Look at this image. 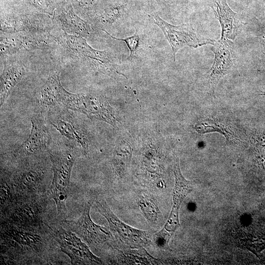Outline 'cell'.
<instances>
[{"instance_id": "6da1fadb", "label": "cell", "mask_w": 265, "mask_h": 265, "mask_svg": "<svg viewBox=\"0 0 265 265\" xmlns=\"http://www.w3.org/2000/svg\"><path fill=\"white\" fill-rule=\"evenodd\" d=\"M53 177L48 190L50 197L55 201L58 216L64 219L67 214L66 202L68 198L72 171L75 156L69 150H59L50 154Z\"/></svg>"}, {"instance_id": "7a4b0ae2", "label": "cell", "mask_w": 265, "mask_h": 265, "mask_svg": "<svg viewBox=\"0 0 265 265\" xmlns=\"http://www.w3.org/2000/svg\"><path fill=\"white\" fill-rule=\"evenodd\" d=\"M37 194L17 196L5 207L10 223L32 231L43 224V203Z\"/></svg>"}, {"instance_id": "3957f363", "label": "cell", "mask_w": 265, "mask_h": 265, "mask_svg": "<svg viewBox=\"0 0 265 265\" xmlns=\"http://www.w3.org/2000/svg\"><path fill=\"white\" fill-rule=\"evenodd\" d=\"M95 206L97 211L107 220L110 229L120 240L131 248L144 247L152 241V237L148 231L136 229L121 221L113 213L105 200L97 199Z\"/></svg>"}, {"instance_id": "277c9868", "label": "cell", "mask_w": 265, "mask_h": 265, "mask_svg": "<svg viewBox=\"0 0 265 265\" xmlns=\"http://www.w3.org/2000/svg\"><path fill=\"white\" fill-rule=\"evenodd\" d=\"M150 17L154 23L161 30L172 51L174 60L177 53L186 47L197 48L207 44H212L213 40L199 38L192 26L188 24L174 26L162 19L158 15Z\"/></svg>"}, {"instance_id": "5b68a950", "label": "cell", "mask_w": 265, "mask_h": 265, "mask_svg": "<svg viewBox=\"0 0 265 265\" xmlns=\"http://www.w3.org/2000/svg\"><path fill=\"white\" fill-rule=\"evenodd\" d=\"M53 234L61 251L69 257L72 265L104 264L74 232L60 227L53 231Z\"/></svg>"}, {"instance_id": "8992f818", "label": "cell", "mask_w": 265, "mask_h": 265, "mask_svg": "<svg viewBox=\"0 0 265 265\" xmlns=\"http://www.w3.org/2000/svg\"><path fill=\"white\" fill-rule=\"evenodd\" d=\"M91 204L85 203L84 209L80 216L75 220H64L69 230L90 245L98 246L107 241L112 234L107 228L98 225L91 219L90 214Z\"/></svg>"}, {"instance_id": "52a82bcc", "label": "cell", "mask_w": 265, "mask_h": 265, "mask_svg": "<svg viewBox=\"0 0 265 265\" xmlns=\"http://www.w3.org/2000/svg\"><path fill=\"white\" fill-rule=\"evenodd\" d=\"M64 106L92 118L102 120L112 124L113 116L109 106L104 101L83 94L68 92Z\"/></svg>"}, {"instance_id": "ba28073f", "label": "cell", "mask_w": 265, "mask_h": 265, "mask_svg": "<svg viewBox=\"0 0 265 265\" xmlns=\"http://www.w3.org/2000/svg\"><path fill=\"white\" fill-rule=\"evenodd\" d=\"M175 185L173 190V206L169 217L163 228L174 234L180 226L179 217L180 206L193 189L191 182L187 180L182 175L179 164V159L176 157L174 165Z\"/></svg>"}, {"instance_id": "9c48e42d", "label": "cell", "mask_w": 265, "mask_h": 265, "mask_svg": "<svg viewBox=\"0 0 265 265\" xmlns=\"http://www.w3.org/2000/svg\"><path fill=\"white\" fill-rule=\"evenodd\" d=\"M212 45L214 57L208 72V80L210 89L214 92L219 80L230 72L233 66L232 42L220 39L213 40Z\"/></svg>"}, {"instance_id": "30bf717a", "label": "cell", "mask_w": 265, "mask_h": 265, "mask_svg": "<svg viewBox=\"0 0 265 265\" xmlns=\"http://www.w3.org/2000/svg\"><path fill=\"white\" fill-rule=\"evenodd\" d=\"M208 5L212 9L221 26L220 39L234 41L240 27L237 13L231 9L226 0H208Z\"/></svg>"}, {"instance_id": "8fae6325", "label": "cell", "mask_w": 265, "mask_h": 265, "mask_svg": "<svg viewBox=\"0 0 265 265\" xmlns=\"http://www.w3.org/2000/svg\"><path fill=\"white\" fill-rule=\"evenodd\" d=\"M2 238L10 246L23 248L26 250L37 251L43 246L42 237L35 231L26 229L11 223L2 227Z\"/></svg>"}, {"instance_id": "7c38bea8", "label": "cell", "mask_w": 265, "mask_h": 265, "mask_svg": "<svg viewBox=\"0 0 265 265\" xmlns=\"http://www.w3.org/2000/svg\"><path fill=\"white\" fill-rule=\"evenodd\" d=\"M44 176L41 168L29 166L15 173L9 182L17 196L37 194Z\"/></svg>"}, {"instance_id": "4fadbf2b", "label": "cell", "mask_w": 265, "mask_h": 265, "mask_svg": "<svg viewBox=\"0 0 265 265\" xmlns=\"http://www.w3.org/2000/svg\"><path fill=\"white\" fill-rule=\"evenodd\" d=\"M31 122L29 135L15 151L16 154H34L45 149L50 143V133L43 121L36 117H33Z\"/></svg>"}, {"instance_id": "5bb4252c", "label": "cell", "mask_w": 265, "mask_h": 265, "mask_svg": "<svg viewBox=\"0 0 265 265\" xmlns=\"http://www.w3.org/2000/svg\"><path fill=\"white\" fill-rule=\"evenodd\" d=\"M52 125L63 136L79 144L86 153L88 143L84 131L72 119L62 115H55L50 119Z\"/></svg>"}, {"instance_id": "9a60e30c", "label": "cell", "mask_w": 265, "mask_h": 265, "mask_svg": "<svg viewBox=\"0 0 265 265\" xmlns=\"http://www.w3.org/2000/svg\"><path fill=\"white\" fill-rule=\"evenodd\" d=\"M68 92L61 86L58 77L53 76L47 82L40 99L42 106L46 107H54L64 105Z\"/></svg>"}, {"instance_id": "2e32d148", "label": "cell", "mask_w": 265, "mask_h": 265, "mask_svg": "<svg viewBox=\"0 0 265 265\" xmlns=\"http://www.w3.org/2000/svg\"><path fill=\"white\" fill-rule=\"evenodd\" d=\"M246 235V246L258 256L265 249V220L258 219L254 221Z\"/></svg>"}, {"instance_id": "e0dca14e", "label": "cell", "mask_w": 265, "mask_h": 265, "mask_svg": "<svg viewBox=\"0 0 265 265\" xmlns=\"http://www.w3.org/2000/svg\"><path fill=\"white\" fill-rule=\"evenodd\" d=\"M120 261L130 265H159L160 261L147 252L144 247L125 250L120 253Z\"/></svg>"}, {"instance_id": "ac0fdd59", "label": "cell", "mask_w": 265, "mask_h": 265, "mask_svg": "<svg viewBox=\"0 0 265 265\" xmlns=\"http://www.w3.org/2000/svg\"><path fill=\"white\" fill-rule=\"evenodd\" d=\"M22 75V71L18 68L5 71L1 78L0 106L8 97L11 90Z\"/></svg>"}, {"instance_id": "d6986e66", "label": "cell", "mask_w": 265, "mask_h": 265, "mask_svg": "<svg viewBox=\"0 0 265 265\" xmlns=\"http://www.w3.org/2000/svg\"><path fill=\"white\" fill-rule=\"evenodd\" d=\"M137 201L147 220L151 223H155L159 214V210L155 200L147 194H141L138 196Z\"/></svg>"}, {"instance_id": "ffe728a7", "label": "cell", "mask_w": 265, "mask_h": 265, "mask_svg": "<svg viewBox=\"0 0 265 265\" xmlns=\"http://www.w3.org/2000/svg\"><path fill=\"white\" fill-rule=\"evenodd\" d=\"M251 143L258 163L264 166V162L265 160V131L255 132L251 137Z\"/></svg>"}, {"instance_id": "44dd1931", "label": "cell", "mask_w": 265, "mask_h": 265, "mask_svg": "<svg viewBox=\"0 0 265 265\" xmlns=\"http://www.w3.org/2000/svg\"><path fill=\"white\" fill-rule=\"evenodd\" d=\"M172 236L163 228L152 237V241L159 248L167 250L169 249V242Z\"/></svg>"}, {"instance_id": "7402d4cb", "label": "cell", "mask_w": 265, "mask_h": 265, "mask_svg": "<svg viewBox=\"0 0 265 265\" xmlns=\"http://www.w3.org/2000/svg\"><path fill=\"white\" fill-rule=\"evenodd\" d=\"M110 36L115 40L124 41L130 51V56L132 57L135 56L140 46V37L137 34L135 33L125 38H117L111 35Z\"/></svg>"}]
</instances>
